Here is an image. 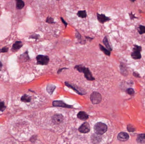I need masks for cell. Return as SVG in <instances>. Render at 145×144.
Returning <instances> with one entry per match:
<instances>
[{
  "label": "cell",
  "mask_w": 145,
  "mask_h": 144,
  "mask_svg": "<svg viewBox=\"0 0 145 144\" xmlns=\"http://www.w3.org/2000/svg\"><path fill=\"white\" fill-rule=\"evenodd\" d=\"M75 69H76L80 72H83L84 75L87 79L90 81H93L95 80V78L92 76L91 72L89 69L88 68L85 67V66L81 65L76 66Z\"/></svg>",
  "instance_id": "obj_1"
},
{
  "label": "cell",
  "mask_w": 145,
  "mask_h": 144,
  "mask_svg": "<svg viewBox=\"0 0 145 144\" xmlns=\"http://www.w3.org/2000/svg\"><path fill=\"white\" fill-rule=\"evenodd\" d=\"M95 134L99 135H102L107 130V126L103 122H99L95 124L94 127Z\"/></svg>",
  "instance_id": "obj_2"
},
{
  "label": "cell",
  "mask_w": 145,
  "mask_h": 144,
  "mask_svg": "<svg viewBox=\"0 0 145 144\" xmlns=\"http://www.w3.org/2000/svg\"><path fill=\"white\" fill-rule=\"evenodd\" d=\"M90 99L94 105H98L102 101V97L100 93L97 92H92L90 95Z\"/></svg>",
  "instance_id": "obj_3"
},
{
  "label": "cell",
  "mask_w": 145,
  "mask_h": 144,
  "mask_svg": "<svg viewBox=\"0 0 145 144\" xmlns=\"http://www.w3.org/2000/svg\"><path fill=\"white\" fill-rule=\"evenodd\" d=\"M37 64L39 65H47L49 61V58L46 55H38L36 57Z\"/></svg>",
  "instance_id": "obj_4"
},
{
  "label": "cell",
  "mask_w": 145,
  "mask_h": 144,
  "mask_svg": "<svg viewBox=\"0 0 145 144\" xmlns=\"http://www.w3.org/2000/svg\"><path fill=\"white\" fill-rule=\"evenodd\" d=\"M90 128L89 124H88V122H84L83 124L80 126V127L78 128V131L81 133L86 134L90 131Z\"/></svg>",
  "instance_id": "obj_5"
},
{
  "label": "cell",
  "mask_w": 145,
  "mask_h": 144,
  "mask_svg": "<svg viewBox=\"0 0 145 144\" xmlns=\"http://www.w3.org/2000/svg\"><path fill=\"white\" fill-rule=\"evenodd\" d=\"M53 105L54 107H64L67 108H72L73 107L69 105H67L62 101H54L53 102Z\"/></svg>",
  "instance_id": "obj_6"
},
{
  "label": "cell",
  "mask_w": 145,
  "mask_h": 144,
  "mask_svg": "<svg viewBox=\"0 0 145 144\" xmlns=\"http://www.w3.org/2000/svg\"><path fill=\"white\" fill-rule=\"evenodd\" d=\"M129 135L126 132H121L118 134L117 136V139L120 141H125L128 140L129 139Z\"/></svg>",
  "instance_id": "obj_7"
},
{
  "label": "cell",
  "mask_w": 145,
  "mask_h": 144,
  "mask_svg": "<svg viewBox=\"0 0 145 144\" xmlns=\"http://www.w3.org/2000/svg\"><path fill=\"white\" fill-rule=\"evenodd\" d=\"M97 17L98 21L102 24H104L106 22H108L110 20V19L109 17H106L104 14H99V13H97Z\"/></svg>",
  "instance_id": "obj_8"
},
{
  "label": "cell",
  "mask_w": 145,
  "mask_h": 144,
  "mask_svg": "<svg viewBox=\"0 0 145 144\" xmlns=\"http://www.w3.org/2000/svg\"><path fill=\"white\" fill-rule=\"evenodd\" d=\"M63 120V116L62 115H55L52 117V122L55 124H59Z\"/></svg>",
  "instance_id": "obj_9"
},
{
  "label": "cell",
  "mask_w": 145,
  "mask_h": 144,
  "mask_svg": "<svg viewBox=\"0 0 145 144\" xmlns=\"http://www.w3.org/2000/svg\"><path fill=\"white\" fill-rule=\"evenodd\" d=\"M77 117L80 120H86L89 118L88 115L83 111H80L77 114Z\"/></svg>",
  "instance_id": "obj_10"
},
{
  "label": "cell",
  "mask_w": 145,
  "mask_h": 144,
  "mask_svg": "<svg viewBox=\"0 0 145 144\" xmlns=\"http://www.w3.org/2000/svg\"><path fill=\"white\" fill-rule=\"evenodd\" d=\"M91 140L92 143H99L102 140V137L100 135H99L97 134H92L91 137Z\"/></svg>",
  "instance_id": "obj_11"
},
{
  "label": "cell",
  "mask_w": 145,
  "mask_h": 144,
  "mask_svg": "<svg viewBox=\"0 0 145 144\" xmlns=\"http://www.w3.org/2000/svg\"><path fill=\"white\" fill-rule=\"evenodd\" d=\"M66 85L67 86H68V87H69L70 88H72L74 90V91H76V92L77 93H78V94L82 95L85 94V93H84L83 92H82V91L80 90L79 88H78V87L74 86L70 84L69 83H66Z\"/></svg>",
  "instance_id": "obj_12"
},
{
  "label": "cell",
  "mask_w": 145,
  "mask_h": 144,
  "mask_svg": "<svg viewBox=\"0 0 145 144\" xmlns=\"http://www.w3.org/2000/svg\"><path fill=\"white\" fill-rule=\"evenodd\" d=\"M136 141L138 143H145V134H139L136 139Z\"/></svg>",
  "instance_id": "obj_13"
},
{
  "label": "cell",
  "mask_w": 145,
  "mask_h": 144,
  "mask_svg": "<svg viewBox=\"0 0 145 144\" xmlns=\"http://www.w3.org/2000/svg\"><path fill=\"white\" fill-rule=\"evenodd\" d=\"M131 56L132 58L135 60L140 59L141 58V55L140 52L137 51H133L131 54Z\"/></svg>",
  "instance_id": "obj_14"
},
{
  "label": "cell",
  "mask_w": 145,
  "mask_h": 144,
  "mask_svg": "<svg viewBox=\"0 0 145 144\" xmlns=\"http://www.w3.org/2000/svg\"><path fill=\"white\" fill-rule=\"evenodd\" d=\"M23 46V43L21 41H18L14 44L12 47V49L14 51H17Z\"/></svg>",
  "instance_id": "obj_15"
},
{
  "label": "cell",
  "mask_w": 145,
  "mask_h": 144,
  "mask_svg": "<svg viewBox=\"0 0 145 144\" xmlns=\"http://www.w3.org/2000/svg\"><path fill=\"white\" fill-rule=\"evenodd\" d=\"M56 88V87L54 85L52 84H49L47 86L46 90L50 94H52Z\"/></svg>",
  "instance_id": "obj_16"
},
{
  "label": "cell",
  "mask_w": 145,
  "mask_h": 144,
  "mask_svg": "<svg viewBox=\"0 0 145 144\" xmlns=\"http://www.w3.org/2000/svg\"><path fill=\"white\" fill-rule=\"evenodd\" d=\"M99 48L100 49L101 51H102L105 55H108V56H110V55L111 52L110 51H109V50H108L107 49H106L102 46V45L99 44Z\"/></svg>",
  "instance_id": "obj_17"
},
{
  "label": "cell",
  "mask_w": 145,
  "mask_h": 144,
  "mask_svg": "<svg viewBox=\"0 0 145 144\" xmlns=\"http://www.w3.org/2000/svg\"><path fill=\"white\" fill-rule=\"evenodd\" d=\"M24 3L22 0L16 1V7L18 9H22L24 7Z\"/></svg>",
  "instance_id": "obj_18"
},
{
  "label": "cell",
  "mask_w": 145,
  "mask_h": 144,
  "mask_svg": "<svg viewBox=\"0 0 145 144\" xmlns=\"http://www.w3.org/2000/svg\"><path fill=\"white\" fill-rule=\"evenodd\" d=\"M103 43L108 50H109V51H112V48L110 46L109 43L108 39L106 36L104 37V39L103 40Z\"/></svg>",
  "instance_id": "obj_19"
},
{
  "label": "cell",
  "mask_w": 145,
  "mask_h": 144,
  "mask_svg": "<svg viewBox=\"0 0 145 144\" xmlns=\"http://www.w3.org/2000/svg\"><path fill=\"white\" fill-rule=\"evenodd\" d=\"M77 15L78 17L82 18H86L87 16V12L85 10L79 11L77 13Z\"/></svg>",
  "instance_id": "obj_20"
},
{
  "label": "cell",
  "mask_w": 145,
  "mask_h": 144,
  "mask_svg": "<svg viewBox=\"0 0 145 144\" xmlns=\"http://www.w3.org/2000/svg\"><path fill=\"white\" fill-rule=\"evenodd\" d=\"M31 97L27 95H25L21 98V100L25 102H30L31 101Z\"/></svg>",
  "instance_id": "obj_21"
},
{
  "label": "cell",
  "mask_w": 145,
  "mask_h": 144,
  "mask_svg": "<svg viewBox=\"0 0 145 144\" xmlns=\"http://www.w3.org/2000/svg\"><path fill=\"white\" fill-rule=\"evenodd\" d=\"M138 32L140 34H142L145 33V26H140L138 28Z\"/></svg>",
  "instance_id": "obj_22"
},
{
  "label": "cell",
  "mask_w": 145,
  "mask_h": 144,
  "mask_svg": "<svg viewBox=\"0 0 145 144\" xmlns=\"http://www.w3.org/2000/svg\"><path fill=\"white\" fill-rule=\"evenodd\" d=\"M45 22H46V23H47L51 24H52L55 23V22L54 21V18H52V17H47V19H46Z\"/></svg>",
  "instance_id": "obj_23"
},
{
  "label": "cell",
  "mask_w": 145,
  "mask_h": 144,
  "mask_svg": "<svg viewBox=\"0 0 145 144\" xmlns=\"http://www.w3.org/2000/svg\"><path fill=\"white\" fill-rule=\"evenodd\" d=\"M126 92L128 94L130 95H132L135 93V91L132 88H128L126 90Z\"/></svg>",
  "instance_id": "obj_24"
},
{
  "label": "cell",
  "mask_w": 145,
  "mask_h": 144,
  "mask_svg": "<svg viewBox=\"0 0 145 144\" xmlns=\"http://www.w3.org/2000/svg\"><path fill=\"white\" fill-rule=\"evenodd\" d=\"M142 50V47L140 46H137L136 45H134V47L133 49V51H137L141 52Z\"/></svg>",
  "instance_id": "obj_25"
},
{
  "label": "cell",
  "mask_w": 145,
  "mask_h": 144,
  "mask_svg": "<svg viewBox=\"0 0 145 144\" xmlns=\"http://www.w3.org/2000/svg\"><path fill=\"white\" fill-rule=\"evenodd\" d=\"M127 130L129 132H134L135 131V129L131 125H128L127 126Z\"/></svg>",
  "instance_id": "obj_26"
},
{
  "label": "cell",
  "mask_w": 145,
  "mask_h": 144,
  "mask_svg": "<svg viewBox=\"0 0 145 144\" xmlns=\"http://www.w3.org/2000/svg\"><path fill=\"white\" fill-rule=\"evenodd\" d=\"M6 109V107L3 102H0V110L4 111Z\"/></svg>",
  "instance_id": "obj_27"
},
{
  "label": "cell",
  "mask_w": 145,
  "mask_h": 144,
  "mask_svg": "<svg viewBox=\"0 0 145 144\" xmlns=\"http://www.w3.org/2000/svg\"><path fill=\"white\" fill-rule=\"evenodd\" d=\"M76 38L78 40H81V38H82V36H81V35H80L79 32L78 31H76Z\"/></svg>",
  "instance_id": "obj_28"
},
{
  "label": "cell",
  "mask_w": 145,
  "mask_h": 144,
  "mask_svg": "<svg viewBox=\"0 0 145 144\" xmlns=\"http://www.w3.org/2000/svg\"><path fill=\"white\" fill-rule=\"evenodd\" d=\"M61 20H62V23H63V24H64L65 26V28H66V27H67V26H68V23H67V22H66V21H65L64 19H63V18H62V17H61Z\"/></svg>",
  "instance_id": "obj_29"
},
{
  "label": "cell",
  "mask_w": 145,
  "mask_h": 144,
  "mask_svg": "<svg viewBox=\"0 0 145 144\" xmlns=\"http://www.w3.org/2000/svg\"><path fill=\"white\" fill-rule=\"evenodd\" d=\"M7 51H8V48H6V47H4V48H3L1 50V52H7Z\"/></svg>",
  "instance_id": "obj_30"
},
{
  "label": "cell",
  "mask_w": 145,
  "mask_h": 144,
  "mask_svg": "<svg viewBox=\"0 0 145 144\" xmlns=\"http://www.w3.org/2000/svg\"><path fill=\"white\" fill-rule=\"evenodd\" d=\"M133 75L135 77H140V75H139L138 73H136V72H134L133 73Z\"/></svg>",
  "instance_id": "obj_31"
},
{
  "label": "cell",
  "mask_w": 145,
  "mask_h": 144,
  "mask_svg": "<svg viewBox=\"0 0 145 144\" xmlns=\"http://www.w3.org/2000/svg\"><path fill=\"white\" fill-rule=\"evenodd\" d=\"M130 18L131 19H133L134 18H136V17H135V15L134 14H132V13H131V14H130Z\"/></svg>",
  "instance_id": "obj_32"
},
{
  "label": "cell",
  "mask_w": 145,
  "mask_h": 144,
  "mask_svg": "<svg viewBox=\"0 0 145 144\" xmlns=\"http://www.w3.org/2000/svg\"><path fill=\"white\" fill-rule=\"evenodd\" d=\"M86 38L87 39H88L89 40H90V41H91L93 39V38H91V37H87V36H86Z\"/></svg>",
  "instance_id": "obj_33"
},
{
  "label": "cell",
  "mask_w": 145,
  "mask_h": 144,
  "mask_svg": "<svg viewBox=\"0 0 145 144\" xmlns=\"http://www.w3.org/2000/svg\"><path fill=\"white\" fill-rule=\"evenodd\" d=\"M2 64L1 62L0 61V71L2 69Z\"/></svg>",
  "instance_id": "obj_34"
},
{
  "label": "cell",
  "mask_w": 145,
  "mask_h": 144,
  "mask_svg": "<svg viewBox=\"0 0 145 144\" xmlns=\"http://www.w3.org/2000/svg\"><path fill=\"white\" fill-rule=\"evenodd\" d=\"M136 0H130V1L131 2H135Z\"/></svg>",
  "instance_id": "obj_35"
},
{
  "label": "cell",
  "mask_w": 145,
  "mask_h": 144,
  "mask_svg": "<svg viewBox=\"0 0 145 144\" xmlns=\"http://www.w3.org/2000/svg\"><path fill=\"white\" fill-rule=\"evenodd\" d=\"M57 1H60V0H57Z\"/></svg>",
  "instance_id": "obj_36"
}]
</instances>
